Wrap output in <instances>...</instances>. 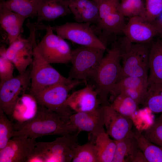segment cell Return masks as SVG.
<instances>
[{
    "label": "cell",
    "mask_w": 162,
    "mask_h": 162,
    "mask_svg": "<svg viewBox=\"0 0 162 162\" xmlns=\"http://www.w3.org/2000/svg\"><path fill=\"white\" fill-rule=\"evenodd\" d=\"M18 125L14 136L23 135L35 140L45 136H64L80 132L69 119L38 104L37 113L32 118Z\"/></svg>",
    "instance_id": "obj_1"
},
{
    "label": "cell",
    "mask_w": 162,
    "mask_h": 162,
    "mask_svg": "<svg viewBox=\"0 0 162 162\" xmlns=\"http://www.w3.org/2000/svg\"><path fill=\"white\" fill-rule=\"evenodd\" d=\"M121 61L119 43L115 42L91 77L95 82L99 99L103 105H109L108 95L121 73Z\"/></svg>",
    "instance_id": "obj_2"
},
{
    "label": "cell",
    "mask_w": 162,
    "mask_h": 162,
    "mask_svg": "<svg viewBox=\"0 0 162 162\" xmlns=\"http://www.w3.org/2000/svg\"><path fill=\"white\" fill-rule=\"evenodd\" d=\"M75 134L61 136L49 142H36L27 162H69L79 144Z\"/></svg>",
    "instance_id": "obj_3"
},
{
    "label": "cell",
    "mask_w": 162,
    "mask_h": 162,
    "mask_svg": "<svg viewBox=\"0 0 162 162\" xmlns=\"http://www.w3.org/2000/svg\"><path fill=\"white\" fill-rule=\"evenodd\" d=\"M150 43H133L125 37L119 43L122 62V72L119 79L130 76L148 79Z\"/></svg>",
    "instance_id": "obj_4"
},
{
    "label": "cell",
    "mask_w": 162,
    "mask_h": 162,
    "mask_svg": "<svg viewBox=\"0 0 162 162\" xmlns=\"http://www.w3.org/2000/svg\"><path fill=\"white\" fill-rule=\"evenodd\" d=\"M37 27L45 30L46 32L34 51L51 64L70 62L72 50L64 39L54 34L50 26L39 23Z\"/></svg>",
    "instance_id": "obj_5"
},
{
    "label": "cell",
    "mask_w": 162,
    "mask_h": 162,
    "mask_svg": "<svg viewBox=\"0 0 162 162\" xmlns=\"http://www.w3.org/2000/svg\"><path fill=\"white\" fill-rule=\"evenodd\" d=\"M105 50L83 46L72 50L70 61L72 66L68 78L84 82L91 77L103 58Z\"/></svg>",
    "instance_id": "obj_6"
},
{
    "label": "cell",
    "mask_w": 162,
    "mask_h": 162,
    "mask_svg": "<svg viewBox=\"0 0 162 162\" xmlns=\"http://www.w3.org/2000/svg\"><path fill=\"white\" fill-rule=\"evenodd\" d=\"M31 87L29 93L38 91L53 85H71L83 81L71 80L62 75L50 63L33 50L31 68Z\"/></svg>",
    "instance_id": "obj_7"
},
{
    "label": "cell",
    "mask_w": 162,
    "mask_h": 162,
    "mask_svg": "<svg viewBox=\"0 0 162 162\" xmlns=\"http://www.w3.org/2000/svg\"><path fill=\"white\" fill-rule=\"evenodd\" d=\"M81 83L71 85L57 84L29 93L33 96L38 105L58 113L64 118L69 119L72 114L70 109L66 106L65 102L70 91Z\"/></svg>",
    "instance_id": "obj_8"
},
{
    "label": "cell",
    "mask_w": 162,
    "mask_h": 162,
    "mask_svg": "<svg viewBox=\"0 0 162 162\" xmlns=\"http://www.w3.org/2000/svg\"><path fill=\"white\" fill-rule=\"evenodd\" d=\"M31 68L8 80L0 81V109L7 115L12 116L18 100L30 85Z\"/></svg>",
    "instance_id": "obj_9"
},
{
    "label": "cell",
    "mask_w": 162,
    "mask_h": 162,
    "mask_svg": "<svg viewBox=\"0 0 162 162\" xmlns=\"http://www.w3.org/2000/svg\"><path fill=\"white\" fill-rule=\"evenodd\" d=\"M51 28L58 35L75 43L105 50L106 49L105 44L97 36L89 24L67 22L61 25L51 26Z\"/></svg>",
    "instance_id": "obj_10"
},
{
    "label": "cell",
    "mask_w": 162,
    "mask_h": 162,
    "mask_svg": "<svg viewBox=\"0 0 162 162\" xmlns=\"http://www.w3.org/2000/svg\"><path fill=\"white\" fill-rule=\"evenodd\" d=\"M35 139L15 135L0 150V162H27L34 149Z\"/></svg>",
    "instance_id": "obj_11"
},
{
    "label": "cell",
    "mask_w": 162,
    "mask_h": 162,
    "mask_svg": "<svg viewBox=\"0 0 162 162\" xmlns=\"http://www.w3.org/2000/svg\"><path fill=\"white\" fill-rule=\"evenodd\" d=\"M122 33L129 41L138 44L151 42L155 37L159 35L154 24L142 15L131 17L126 23Z\"/></svg>",
    "instance_id": "obj_12"
},
{
    "label": "cell",
    "mask_w": 162,
    "mask_h": 162,
    "mask_svg": "<svg viewBox=\"0 0 162 162\" xmlns=\"http://www.w3.org/2000/svg\"><path fill=\"white\" fill-rule=\"evenodd\" d=\"M70 123L80 131H85L90 134L91 141L104 131V116L103 105L91 111L76 112L69 118Z\"/></svg>",
    "instance_id": "obj_13"
},
{
    "label": "cell",
    "mask_w": 162,
    "mask_h": 162,
    "mask_svg": "<svg viewBox=\"0 0 162 162\" xmlns=\"http://www.w3.org/2000/svg\"><path fill=\"white\" fill-rule=\"evenodd\" d=\"M106 133L115 140H122L133 134L131 118L118 112L109 105H103Z\"/></svg>",
    "instance_id": "obj_14"
},
{
    "label": "cell",
    "mask_w": 162,
    "mask_h": 162,
    "mask_svg": "<svg viewBox=\"0 0 162 162\" xmlns=\"http://www.w3.org/2000/svg\"><path fill=\"white\" fill-rule=\"evenodd\" d=\"M100 103L95 89L87 85L69 95L65 105L76 112H79L94 110L100 106Z\"/></svg>",
    "instance_id": "obj_15"
},
{
    "label": "cell",
    "mask_w": 162,
    "mask_h": 162,
    "mask_svg": "<svg viewBox=\"0 0 162 162\" xmlns=\"http://www.w3.org/2000/svg\"><path fill=\"white\" fill-rule=\"evenodd\" d=\"M71 14L78 22L97 24L100 18L94 0H68Z\"/></svg>",
    "instance_id": "obj_16"
},
{
    "label": "cell",
    "mask_w": 162,
    "mask_h": 162,
    "mask_svg": "<svg viewBox=\"0 0 162 162\" xmlns=\"http://www.w3.org/2000/svg\"><path fill=\"white\" fill-rule=\"evenodd\" d=\"M37 23L50 22L71 13L68 0H40L37 9Z\"/></svg>",
    "instance_id": "obj_17"
},
{
    "label": "cell",
    "mask_w": 162,
    "mask_h": 162,
    "mask_svg": "<svg viewBox=\"0 0 162 162\" xmlns=\"http://www.w3.org/2000/svg\"><path fill=\"white\" fill-rule=\"evenodd\" d=\"M26 19L14 12L0 9V24L7 34L9 44L23 32V25Z\"/></svg>",
    "instance_id": "obj_18"
},
{
    "label": "cell",
    "mask_w": 162,
    "mask_h": 162,
    "mask_svg": "<svg viewBox=\"0 0 162 162\" xmlns=\"http://www.w3.org/2000/svg\"><path fill=\"white\" fill-rule=\"evenodd\" d=\"M115 141L116 148L112 162H134L141 151L134 132L122 140Z\"/></svg>",
    "instance_id": "obj_19"
},
{
    "label": "cell",
    "mask_w": 162,
    "mask_h": 162,
    "mask_svg": "<svg viewBox=\"0 0 162 162\" xmlns=\"http://www.w3.org/2000/svg\"><path fill=\"white\" fill-rule=\"evenodd\" d=\"M38 104L33 96L25 93L18 100L11 116L18 124H21L32 118L37 111Z\"/></svg>",
    "instance_id": "obj_20"
},
{
    "label": "cell",
    "mask_w": 162,
    "mask_h": 162,
    "mask_svg": "<svg viewBox=\"0 0 162 162\" xmlns=\"http://www.w3.org/2000/svg\"><path fill=\"white\" fill-rule=\"evenodd\" d=\"M147 85L152 82H162V39L151 44L149 57Z\"/></svg>",
    "instance_id": "obj_21"
},
{
    "label": "cell",
    "mask_w": 162,
    "mask_h": 162,
    "mask_svg": "<svg viewBox=\"0 0 162 162\" xmlns=\"http://www.w3.org/2000/svg\"><path fill=\"white\" fill-rule=\"evenodd\" d=\"M40 0H7L0 2V9L11 11L26 18L37 16Z\"/></svg>",
    "instance_id": "obj_22"
},
{
    "label": "cell",
    "mask_w": 162,
    "mask_h": 162,
    "mask_svg": "<svg viewBox=\"0 0 162 162\" xmlns=\"http://www.w3.org/2000/svg\"><path fill=\"white\" fill-rule=\"evenodd\" d=\"M124 16L118 9L117 11L100 19L95 29L97 31L103 30L115 34L122 33L126 24Z\"/></svg>",
    "instance_id": "obj_23"
},
{
    "label": "cell",
    "mask_w": 162,
    "mask_h": 162,
    "mask_svg": "<svg viewBox=\"0 0 162 162\" xmlns=\"http://www.w3.org/2000/svg\"><path fill=\"white\" fill-rule=\"evenodd\" d=\"M94 143L97 151L98 162H112L116 148L115 140L110 139L104 130L97 136Z\"/></svg>",
    "instance_id": "obj_24"
},
{
    "label": "cell",
    "mask_w": 162,
    "mask_h": 162,
    "mask_svg": "<svg viewBox=\"0 0 162 162\" xmlns=\"http://www.w3.org/2000/svg\"><path fill=\"white\" fill-rule=\"evenodd\" d=\"M141 104L154 113L162 112V82L147 85L146 93Z\"/></svg>",
    "instance_id": "obj_25"
},
{
    "label": "cell",
    "mask_w": 162,
    "mask_h": 162,
    "mask_svg": "<svg viewBox=\"0 0 162 162\" xmlns=\"http://www.w3.org/2000/svg\"><path fill=\"white\" fill-rule=\"evenodd\" d=\"M134 135L139 147L148 162H162V147L147 140L139 131L134 132Z\"/></svg>",
    "instance_id": "obj_26"
},
{
    "label": "cell",
    "mask_w": 162,
    "mask_h": 162,
    "mask_svg": "<svg viewBox=\"0 0 162 162\" xmlns=\"http://www.w3.org/2000/svg\"><path fill=\"white\" fill-rule=\"evenodd\" d=\"M138 105L133 99L122 94L118 95L109 105L118 112L130 118L138 110Z\"/></svg>",
    "instance_id": "obj_27"
},
{
    "label": "cell",
    "mask_w": 162,
    "mask_h": 162,
    "mask_svg": "<svg viewBox=\"0 0 162 162\" xmlns=\"http://www.w3.org/2000/svg\"><path fill=\"white\" fill-rule=\"evenodd\" d=\"M147 80L144 78L130 76L120 78L110 92L111 99L112 101L119 92L124 89L147 87Z\"/></svg>",
    "instance_id": "obj_28"
},
{
    "label": "cell",
    "mask_w": 162,
    "mask_h": 162,
    "mask_svg": "<svg viewBox=\"0 0 162 162\" xmlns=\"http://www.w3.org/2000/svg\"><path fill=\"white\" fill-rule=\"evenodd\" d=\"M72 162H98L97 151L95 143L92 141L75 149Z\"/></svg>",
    "instance_id": "obj_29"
},
{
    "label": "cell",
    "mask_w": 162,
    "mask_h": 162,
    "mask_svg": "<svg viewBox=\"0 0 162 162\" xmlns=\"http://www.w3.org/2000/svg\"><path fill=\"white\" fill-rule=\"evenodd\" d=\"M140 132L147 140L162 147V112L151 125Z\"/></svg>",
    "instance_id": "obj_30"
},
{
    "label": "cell",
    "mask_w": 162,
    "mask_h": 162,
    "mask_svg": "<svg viewBox=\"0 0 162 162\" xmlns=\"http://www.w3.org/2000/svg\"><path fill=\"white\" fill-rule=\"evenodd\" d=\"M6 115L0 109V150L4 148L14 136V125Z\"/></svg>",
    "instance_id": "obj_31"
},
{
    "label": "cell",
    "mask_w": 162,
    "mask_h": 162,
    "mask_svg": "<svg viewBox=\"0 0 162 162\" xmlns=\"http://www.w3.org/2000/svg\"><path fill=\"white\" fill-rule=\"evenodd\" d=\"M143 16L153 23L162 14V0H144Z\"/></svg>",
    "instance_id": "obj_32"
},
{
    "label": "cell",
    "mask_w": 162,
    "mask_h": 162,
    "mask_svg": "<svg viewBox=\"0 0 162 162\" xmlns=\"http://www.w3.org/2000/svg\"><path fill=\"white\" fill-rule=\"evenodd\" d=\"M6 49L4 46L0 48V82L10 79L14 76V65L7 57Z\"/></svg>",
    "instance_id": "obj_33"
},
{
    "label": "cell",
    "mask_w": 162,
    "mask_h": 162,
    "mask_svg": "<svg viewBox=\"0 0 162 162\" xmlns=\"http://www.w3.org/2000/svg\"><path fill=\"white\" fill-rule=\"evenodd\" d=\"M97 5L100 19L118 10L119 0H94Z\"/></svg>",
    "instance_id": "obj_34"
},
{
    "label": "cell",
    "mask_w": 162,
    "mask_h": 162,
    "mask_svg": "<svg viewBox=\"0 0 162 162\" xmlns=\"http://www.w3.org/2000/svg\"><path fill=\"white\" fill-rule=\"evenodd\" d=\"M147 87L124 89L121 90L118 95L122 94L126 95L133 99L139 105L141 104L144 98Z\"/></svg>",
    "instance_id": "obj_35"
},
{
    "label": "cell",
    "mask_w": 162,
    "mask_h": 162,
    "mask_svg": "<svg viewBox=\"0 0 162 162\" xmlns=\"http://www.w3.org/2000/svg\"><path fill=\"white\" fill-rule=\"evenodd\" d=\"M158 29L159 35L162 39V14L153 22Z\"/></svg>",
    "instance_id": "obj_36"
},
{
    "label": "cell",
    "mask_w": 162,
    "mask_h": 162,
    "mask_svg": "<svg viewBox=\"0 0 162 162\" xmlns=\"http://www.w3.org/2000/svg\"><path fill=\"white\" fill-rule=\"evenodd\" d=\"M5 0H0V2H2V1H5Z\"/></svg>",
    "instance_id": "obj_37"
}]
</instances>
